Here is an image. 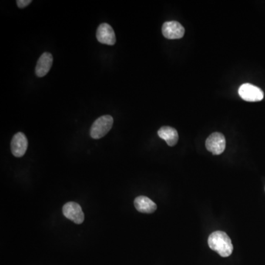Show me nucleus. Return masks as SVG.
<instances>
[{
	"label": "nucleus",
	"instance_id": "obj_1",
	"mask_svg": "<svg viewBox=\"0 0 265 265\" xmlns=\"http://www.w3.org/2000/svg\"><path fill=\"white\" fill-rule=\"evenodd\" d=\"M208 244L212 250L222 257H229L233 250V244L227 233L221 231L213 232L208 239Z\"/></svg>",
	"mask_w": 265,
	"mask_h": 265
},
{
	"label": "nucleus",
	"instance_id": "obj_2",
	"mask_svg": "<svg viewBox=\"0 0 265 265\" xmlns=\"http://www.w3.org/2000/svg\"><path fill=\"white\" fill-rule=\"evenodd\" d=\"M114 119L110 115H105L98 118L90 130V136L95 139H99L105 136L113 126Z\"/></svg>",
	"mask_w": 265,
	"mask_h": 265
},
{
	"label": "nucleus",
	"instance_id": "obj_3",
	"mask_svg": "<svg viewBox=\"0 0 265 265\" xmlns=\"http://www.w3.org/2000/svg\"><path fill=\"white\" fill-rule=\"evenodd\" d=\"M226 146V138L220 132H213L206 141V149L216 156L223 153Z\"/></svg>",
	"mask_w": 265,
	"mask_h": 265
},
{
	"label": "nucleus",
	"instance_id": "obj_4",
	"mask_svg": "<svg viewBox=\"0 0 265 265\" xmlns=\"http://www.w3.org/2000/svg\"><path fill=\"white\" fill-rule=\"evenodd\" d=\"M239 95L248 102H259L264 98L263 91L259 87L250 83H245L239 88Z\"/></svg>",
	"mask_w": 265,
	"mask_h": 265
},
{
	"label": "nucleus",
	"instance_id": "obj_5",
	"mask_svg": "<svg viewBox=\"0 0 265 265\" xmlns=\"http://www.w3.org/2000/svg\"><path fill=\"white\" fill-rule=\"evenodd\" d=\"M63 214L66 217L76 224H81L84 221V214L82 208L75 202L66 203L63 207Z\"/></svg>",
	"mask_w": 265,
	"mask_h": 265
},
{
	"label": "nucleus",
	"instance_id": "obj_6",
	"mask_svg": "<svg viewBox=\"0 0 265 265\" xmlns=\"http://www.w3.org/2000/svg\"><path fill=\"white\" fill-rule=\"evenodd\" d=\"M184 33V28L178 21H166L162 26V33L168 39L182 38Z\"/></svg>",
	"mask_w": 265,
	"mask_h": 265
},
{
	"label": "nucleus",
	"instance_id": "obj_7",
	"mask_svg": "<svg viewBox=\"0 0 265 265\" xmlns=\"http://www.w3.org/2000/svg\"><path fill=\"white\" fill-rule=\"evenodd\" d=\"M28 142L23 132H17L11 141V152L15 157H22L28 149Z\"/></svg>",
	"mask_w": 265,
	"mask_h": 265
},
{
	"label": "nucleus",
	"instance_id": "obj_8",
	"mask_svg": "<svg viewBox=\"0 0 265 265\" xmlns=\"http://www.w3.org/2000/svg\"><path fill=\"white\" fill-rule=\"evenodd\" d=\"M97 38L99 42L107 45H114L116 43V35L115 31L111 25L107 23H102L98 27L96 34Z\"/></svg>",
	"mask_w": 265,
	"mask_h": 265
},
{
	"label": "nucleus",
	"instance_id": "obj_9",
	"mask_svg": "<svg viewBox=\"0 0 265 265\" xmlns=\"http://www.w3.org/2000/svg\"><path fill=\"white\" fill-rule=\"evenodd\" d=\"M52 62H53V57L52 54L49 52L43 53L38 59L36 67H35V74L39 78L45 76L50 70Z\"/></svg>",
	"mask_w": 265,
	"mask_h": 265
},
{
	"label": "nucleus",
	"instance_id": "obj_10",
	"mask_svg": "<svg viewBox=\"0 0 265 265\" xmlns=\"http://www.w3.org/2000/svg\"><path fill=\"white\" fill-rule=\"evenodd\" d=\"M134 206L141 213H153L157 209L156 203L145 196H139L135 199Z\"/></svg>",
	"mask_w": 265,
	"mask_h": 265
},
{
	"label": "nucleus",
	"instance_id": "obj_11",
	"mask_svg": "<svg viewBox=\"0 0 265 265\" xmlns=\"http://www.w3.org/2000/svg\"><path fill=\"white\" fill-rule=\"evenodd\" d=\"M158 135L170 147L175 146L179 141L178 131L172 127H162L158 131Z\"/></svg>",
	"mask_w": 265,
	"mask_h": 265
},
{
	"label": "nucleus",
	"instance_id": "obj_12",
	"mask_svg": "<svg viewBox=\"0 0 265 265\" xmlns=\"http://www.w3.org/2000/svg\"><path fill=\"white\" fill-rule=\"evenodd\" d=\"M32 2L31 0H17V4L18 8H24L29 5Z\"/></svg>",
	"mask_w": 265,
	"mask_h": 265
}]
</instances>
